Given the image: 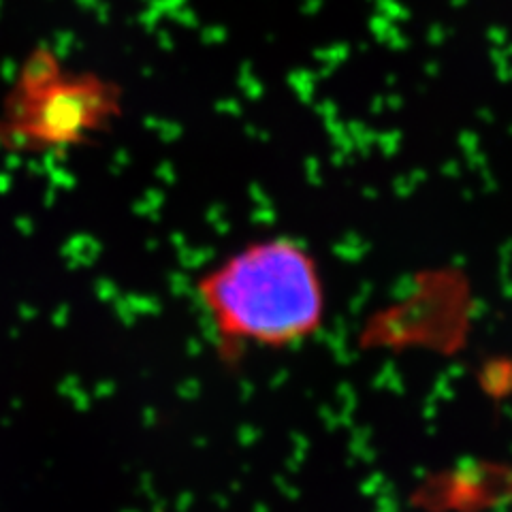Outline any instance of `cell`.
<instances>
[{
    "label": "cell",
    "instance_id": "obj_1",
    "mask_svg": "<svg viewBox=\"0 0 512 512\" xmlns=\"http://www.w3.org/2000/svg\"><path fill=\"white\" fill-rule=\"evenodd\" d=\"M222 365H239L250 352H286L323 333L329 291L323 265L293 235L254 237L233 248L195 280Z\"/></svg>",
    "mask_w": 512,
    "mask_h": 512
},
{
    "label": "cell",
    "instance_id": "obj_2",
    "mask_svg": "<svg viewBox=\"0 0 512 512\" xmlns=\"http://www.w3.org/2000/svg\"><path fill=\"white\" fill-rule=\"evenodd\" d=\"M122 114L120 86L62 67L50 50L28 56L0 114V146L54 152L82 146Z\"/></svg>",
    "mask_w": 512,
    "mask_h": 512
}]
</instances>
